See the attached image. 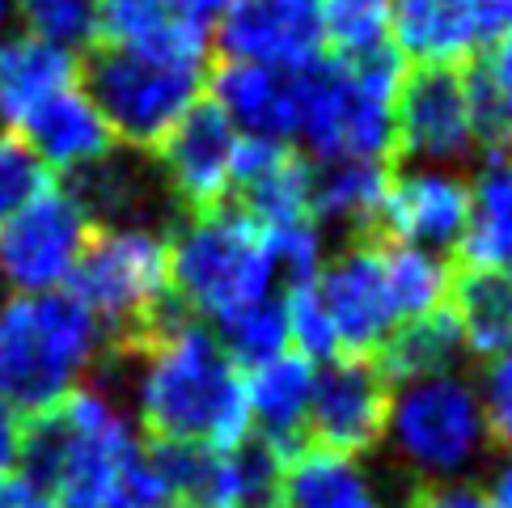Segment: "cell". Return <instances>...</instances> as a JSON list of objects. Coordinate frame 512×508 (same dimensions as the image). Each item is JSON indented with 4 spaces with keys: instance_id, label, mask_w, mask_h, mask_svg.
<instances>
[{
    "instance_id": "6da1fadb",
    "label": "cell",
    "mask_w": 512,
    "mask_h": 508,
    "mask_svg": "<svg viewBox=\"0 0 512 508\" xmlns=\"http://www.w3.org/2000/svg\"><path fill=\"white\" fill-rule=\"evenodd\" d=\"M132 407L153 441L229 449L250 441L246 377L212 326L170 314L136 339Z\"/></svg>"
},
{
    "instance_id": "7a4b0ae2",
    "label": "cell",
    "mask_w": 512,
    "mask_h": 508,
    "mask_svg": "<svg viewBox=\"0 0 512 508\" xmlns=\"http://www.w3.org/2000/svg\"><path fill=\"white\" fill-rule=\"evenodd\" d=\"M136 445L119 398L102 386H77L39 411H22L17 462L47 508H111L115 470Z\"/></svg>"
},
{
    "instance_id": "3957f363",
    "label": "cell",
    "mask_w": 512,
    "mask_h": 508,
    "mask_svg": "<svg viewBox=\"0 0 512 508\" xmlns=\"http://www.w3.org/2000/svg\"><path fill=\"white\" fill-rule=\"evenodd\" d=\"M111 335L85 305L56 293H17L0 305V403L13 411H39L102 365Z\"/></svg>"
},
{
    "instance_id": "277c9868",
    "label": "cell",
    "mask_w": 512,
    "mask_h": 508,
    "mask_svg": "<svg viewBox=\"0 0 512 508\" xmlns=\"http://www.w3.org/2000/svg\"><path fill=\"white\" fill-rule=\"evenodd\" d=\"M170 288L178 314L216 326L254 301L276 297L284 280L267 229L242 208L216 204L191 212L170 238Z\"/></svg>"
},
{
    "instance_id": "5b68a950",
    "label": "cell",
    "mask_w": 512,
    "mask_h": 508,
    "mask_svg": "<svg viewBox=\"0 0 512 508\" xmlns=\"http://www.w3.org/2000/svg\"><path fill=\"white\" fill-rule=\"evenodd\" d=\"M394 51L373 60H322L301 72L297 136L314 166L339 161H386L394 153V102L402 85Z\"/></svg>"
},
{
    "instance_id": "8992f818",
    "label": "cell",
    "mask_w": 512,
    "mask_h": 508,
    "mask_svg": "<svg viewBox=\"0 0 512 508\" xmlns=\"http://www.w3.org/2000/svg\"><path fill=\"white\" fill-rule=\"evenodd\" d=\"M381 441L390 445L402 470H411L424 483L466 479L474 466L487 462L491 445H496L479 381L462 369L394 381Z\"/></svg>"
},
{
    "instance_id": "52a82bcc",
    "label": "cell",
    "mask_w": 512,
    "mask_h": 508,
    "mask_svg": "<svg viewBox=\"0 0 512 508\" xmlns=\"http://www.w3.org/2000/svg\"><path fill=\"white\" fill-rule=\"evenodd\" d=\"M68 293L94 314L111 339H144L174 310L170 238L149 221L94 225L68 276Z\"/></svg>"
},
{
    "instance_id": "ba28073f",
    "label": "cell",
    "mask_w": 512,
    "mask_h": 508,
    "mask_svg": "<svg viewBox=\"0 0 512 508\" xmlns=\"http://www.w3.org/2000/svg\"><path fill=\"white\" fill-rule=\"evenodd\" d=\"M208 68L136 56L119 47H94L81 64V85L102 111L115 144L127 149H157L174 132V123L204 98Z\"/></svg>"
},
{
    "instance_id": "9c48e42d",
    "label": "cell",
    "mask_w": 512,
    "mask_h": 508,
    "mask_svg": "<svg viewBox=\"0 0 512 508\" xmlns=\"http://www.w3.org/2000/svg\"><path fill=\"white\" fill-rule=\"evenodd\" d=\"M394 149L411 166H466L491 149L470 68H407L394 102Z\"/></svg>"
},
{
    "instance_id": "30bf717a",
    "label": "cell",
    "mask_w": 512,
    "mask_h": 508,
    "mask_svg": "<svg viewBox=\"0 0 512 508\" xmlns=\"http://www.w3.org/2000/svg\"><path fill=\"white\" fill-rule=\"evenodd\" d=\"M89 233L94 216L85 204L68 187L51 183L34 204L0 225V280L22 297L68 288Z\"/></svg>"
},
{
    "instance_id": "8fae6325",
    "label": "cell",
    "mask_w": 512,
    "mask_h": 508,
    "mask_svg": "<svg viewBox=\"0 0 512 508\" xmlns=\"http://www.w3.org/2000/svg\"><path fill=\"white\" fill-rule=\"evenodd\" d=\"M314 288L335 322L339 356H360V360L377 356L381 343L402 322L390 297V280H386V246H377V242L356 238L331 250L326 263L318 267Z\"/></svg>"
},
{
    "instance_id": "7c38bea8",
    "label": "cell",
    "mask_w": 512,
    "mask_h": 508,
    "mask_svg": "<svg viewBox=\"0 0 512 508\" xmlns=\"http://www.w3.org/2000/svg\"><path fill=\"white\" fill-rule=\"evenodd\" d=\"M212 47L225 60L263 64L301 77L326 60L318 0H229L216 9Z\"/></svg>"
},
{
    "instance_id": "4fadbf2b",
    "label": "cell",
    "mask_w": 512,
    "mask_h": 508,
    "mask_svg": "<svg viewBox=\"0 0 512 508\" xmlns=\"http://www.w3.org/2000/svg\"><path fill=\"white\" fill-rule=\"evenodd\" d=\"M386 407H390V381L373 360L339 356L331 365H318L314 398H309L305 445L360 458V453L381 445Z\"/></svg>"
},
{
    "instance_id": "5bb4252c",
    "label": "cell",
    "mask_w": 512,
    "mask_h": 508,
    "mask_svg": "<svg viewBox=\"0 0 512 508\" xmlns=\"http://www.w3.org/2000/svg\"><path fill=\"white\" fill-rule=\"evenodd\" d=\"M242 136L225 123L212 102L199 98L187 115L174 123V132L157 144V174L166 191L182 208L204 212L233 199V166Z\"/></svg>"
},
{
    "instance_id": "9a60e30c",
    "label": "cell",
    "mask_w": 512,
    "mask_h": 508,
    "mask_svg": "<svg viewBox=\"0 0 512 508\" xmlns=\"http://www.w3.org/2000/svg\"><path fill=\"white\" fill-rule=\"evenodd\" d=\"M500 26L496 0H394V56L411 68H470Z\"/></svg>"
},
{
    "instance_id": "2e32d148",
    "label": "cell",
    "mask_w": 512,
    "mask_h": 508,
    "mask_svg": "<svg viewBox=\"0 0 512 508\" xmlns=\"http://www.w3.org/2000/svg\"><path fill=\"white\" fill-rule=\"evenodd\" d=\"M216 9L208 0H102V47L204 68Z\"/></svg>"
},
{
    "instance_id": "e0dca14e",
    "label": "cell",
    "mask_w": 512,
    "mask_h": 508,
    "mask_svg": "<svg viewBox=\"0 0 512 508\" xmlns=\"http://www.w3.org/2000/svg\"><path fill=\"white\" fill-rule=\"evenodd\" d=\"M470 212V178L453 166H407L390 174L386 204H381V229L390 242L424 246V250H457Z\"/></svg>"
},
{
    "instance_id": "ac0fdd59",
    "label": "cell",
    "mask_w": 512,
    "mask_h": 508,
    "mask_svg": "<svg viewBox=\"0 0 512 508\" xmlns=\"http://www.w3.org/2000/svg\"><path fill=\"white\" fill-rule=\"evenodd\" d=\"M204 102L225 115L237 136L292 144L301 111V77L263 64L225 60L204 77Z\"/></svg>"
},
{
    "instance_id": "d6986e66",
    "label": "cell",
    "mask_w": 512,
    "mask_h": 508,
    "mask_svg": "<svg viewBox=\"0 0 512 508\" xmlns=\"http://www.w3.org/2000/svg\"><path fill=\"white\" fill-rule=\"evenodd\" d=\"M233 195L242 199L250 221L263 229H284L297 221H314L309 199H314V166L305 153H292L284 140H246L237 144L233 166Z\"/></svg>"
},
{
    "instance_id": "ffe728a7",
    "label": "cell",
    "mask_w": 512,
    "mask_h": 508,
    "mask_svg": "<svg viewBox=\"0 0 512 508\" xmlns=\"http://www.w3.org/2000/svg\"><path fill=\"white\" fill-rule=\"evenodd\" d=\"M13 132L39 153V161L51 174H68V178L102 166L119 149L94 98L85 94V85H72L64 94L47 98L43 106H34Z\"/></svg>"
},
{
    "instance_id": "44dd1931",
    "label": "cell",
    "mask_w": 512,
    "mask_h": 508,
    "mask_svg": "<svg viewBox=\"0 0 512 508\" xmlns=\"http://www.w3.org/2000/svg\"><path fill=\"white\" fill-rule=\"evenodd\" d=\"M242 377H246L250 437L267 445L284 462L292 449L305 445L309 398H314L318 365H309L297 352H284L276 360H263V365L246 369Z\"/></svg>"
},
{
    "instance_id": "7402d4cb",
    "label": "cell",
    "mask_w": 512,
    "mask_h": 508,
    "mask_svg": "<svg viewBox=\"0 0 512 508\" xmlns=\"http://www.w3.org/2000/svg\"><path fill=\"white\" fill-rule=\"evenodd\" d=\"M284 508H386L381 483L373 470L352 453L301 445L280 462V492Z\"/></svg>"
},
{
    "instance_id": "603a6c76",
    "label": "cell",
    "mask_w": 512,
    "mask_h": 508,
    "mask_svg": "<svg viewBox=\"0 0 512 508\" xmlns=\"http://www.w3.org/2000/svg\"><path fill=\"white\" fill-rule=\"evenodd\" d=\"M457 250L474 271H512V153L487 149L479 157Z\"/></svg>"
},
{
    "instance_id": "cb8c5ba5",
    "label": "cell",
    "mask_w": 512,
    "mask_h": 508,
    "mask_svg": "<svg viewBox=\"0 0 512 508\" xmlns=\"http://www.w3.org/2000/svg\"><path fill=\"white\" fill-rule=\"evenodd\" d=\"M81 85L77 51H64L56 43H43L34 34H9L0 39V115L13 127L22 123L34 106Z\"/></svg>"
},
{
    "instance_id": "d4e9b609",
    "label": "cell",
    "mask_w": 512,
    "mask_h": 508,
    "mask_svg": "<svg viewBox=\"0 0 512 508\" xmlns=\"http://www.w3.org/2000/svg\"><path fill=\"white\" fill-rule=\"evenodd\" d=\"M449 314L457 322L466 356H479L487 365V360L512 352V271L466 267V276L453 280Z\"/></svg>"
},
{
    "instance_id": "484cf974",
    "label": "cell",
    "mask_w": 512,
    "mask_h": 508,
    "mask_svg": "<svg viewBox=\"0 0 512 508\" xmlns=\"http://www.w3.org/2000/svg\"><path fill=\"white\" fill-rule=\"evenodd\" d=\"M390 170L386 161H339V166H314V199L309 212L322 229L369 233L381 221Z\"/></svg>"
},
{
    "instance_id": "4316f807",
    "label": "cell",
    "mask_w": 512,
    "mask_h": 508,
    "mask_svg": "<svg viewBox=\"0 0 512 508\" xmlns=\"http://www.w3.org/2000/svg\"><path fill=\"white\" fill-rule=\"evenodd\" d=\"M466 348L457 335V322L445 310L419 314L394 326V335L381 343L377 352V369L386 373V381H411V377H432V373H449L462 369Z\"/></svg>"
},
{
    "instance_id": "83f0119b",
    "label": "cell",
    "mask_w": 512,
    "mask_h": 508,
    "mask_svg": "<svg viewBox=\"0 0 512 508\" xmlns=\"http://www.w3.org/2000/svg\"><path fill=\"white\" fill-rule=\"evenodd\" d=\"M331 60L356 64L394 51V0H318Z\"/></svg>"
},
{
    "instance_id": "f1b7e54d",
    "label": "cell",
    "mask_w": 512,
    "mask_h": 508,
    "mask_svg": "<svg viewBox=\"0 0 512 508\" xmlns=\"http://www.w3.org/2000/svg\"><path fill=\"white\" fill-rule=\"evenodd\" d=\"M386 280H390V297L398 318H419L432 310H445L449 293H453V267L449 254L441 250H424V246H386Z\"/></svg>"
},
{
    "instance_id": "f546056e",
    "label": "cell",
    "mask_w": 512,
    "mask_h": 508,
    "mask_svg": "<svg viewBox=\"0 0 512 508\" xmlns=\"http://www.w3.org/2000/svg\"><path fill=\"white\" fill-rule=\"evenodd\" d=\"M221 348L229 352V360L237 369H254L263 360H276L288 352V322H284V305H280V293L267 297V301H254L246 310L229 314L225 322L212 326Z\"/></svg>"
},
{
    "instance_id": "4dcf8cb0",
    "label": "cell",
    "mask_w": 512,
    "mask_h": 508,
    "mask_svg": "<svg viewBox=\"0 0 512 508\" xmlns=\"http://www.w3.org/2000/svg\"><path fill=\"white\" fill-rule=\"evenodd\" d=\"M22 30L64 51L102 43V0H13Z\"/></svg>"
},
{
    "instance_id": "1f68e13d",
    "label": "cell",
    "mask_w": 512,
    "mask_h": 508,
    "mask_svg": "<svg viewBox=\"0 0 512 508\" xmlns=\"http://www.w3.org/2000/svg\"><path fill=\"white\" fill-rule=\"evenodd\" d=\"M280 305H284V322H288V352L305 356L309 365H331V360H339L335 322L326 314L314 280L284 284Z\"/></svg>"
},
{
    "instance_id": "d6a6232c",
    "label": "cell",
    "mask_w": 512,
    "mask_h": 508,
    "mask_svg": "<svg viewBox=\"0 0 512 508\" xmlns=\"http://www.w3.org/2000/svg\"><path fill=\"white\" fill-rule=\"evenodd\" d=\"M470 77L479 89L491 144H512V22L500 26V34L491 39Z\"/></svg>"
},
{
    "instance_id": "836d02e7",
    "label": "cell",
    "mask_w": 512,
    "mask_h": 508,
    "mask_svg": "<svg viewBox=\"0 0 512 508\" xmlns=\"http://www.w3.org/2000/svg\"><path fill=\"white\" fill-rule=\"evenodd\" d=\"M47 187H51V170L39 161V153L17 132H0V225L13 221Z\"/></svg>"
},
{
    "instance_id": "e575fe53",
    "label": "cell",
    "mask_w": 512,
    "mask_h": 508,
    "mask_svg": "<svg viewBox=\"0 0 512 508\" xmlns=\"http://www.w3.org/2000/svg\"><path fill=\"white\" fill-rule=\"evenodd\" d=\"M271 250H276V267H280V280L284 284H305L318 276V267L326 263V229L318 221H297V225H284V229H267Z\"/></svg>"
},
{
    "instance_id": "d590c367",
    "label": "cell",
    "mask_w": 512,
    "mask_h": 508,
    "mask_svg": "<svg viewBox=\"0 0 512 508\" xmlns=\"http://www.w3.org/2000/svg\"><path fill=\"white\" fill-rule=\"evenodd\" d=\"M166 504H174L170 483H166V475H161L153 449L140 441V445L123 458V466L115 470L111 508H166Z\"/></svg>"
},
{
    "instance_id": "8d00e7d4",
    "label": "cell",
    "mask_w": 512,
    "mask_h": 508,
    "mask_svg": "<svg viewBox=\"0 0 512 508\" xmlns=\"http://www.w3.org/2000/svg\"><path fill=\"white\" fill-rule=\"evenodd\" d=\"M474 381H479V398H483V411H487L491 441H500L512 453V352L487 360L483 373Z\"/></svg>"
},
{
    "instance_id": "74e56055",
    "label": "cell",
    "mask_w": 512,
    "mask_h": 508,
    "mask_svg": "<svg viewBox=\"0 0 512 508\" xmlns=\"http://www.w3.org/2000/svg\"><path fill=\"white\" fill-rule=\"evenodd\" d=\"M411 508H496V500L487 496V487L453 479V483H424L411 496Z\"/></svg>"
},
{
    "instance_id": "f35d334b",
    "label": "cell",
    "mask_w": 512,
    "mask_h": 508,
    "mask_svg": "<svg viewBox=\"0 0 512 508\" xmlns=\"http://www.w3.org/2000/svg\"><path fill=\"white\" fill-rule=\"evenodd\" d=\"M0 508H47V496L26 475L5 470V475H0Z\"/></svg>"
},
{
    "instance_id": "ab89813d",
    "label": "cell",
    "mask_w": 512,
    "mask_h": 508,
    "mask_svg": "<svg viewBox=\"0 0 512 508\" xmlns=\"http://www.w3.org/2000/svg\"><path fill=\"white\" fill-rule=\"evenodd\" d=\"M17 445H22V411L0 403V475L17 466Z\"/></svg>"
},
{
    "instance_id": "60d3db41",
    "label": "cell",
    "mask_w": 512,
    "mask_h": 508,
    "mask_svg": "<svg viewBox=\"0 0 512 508\" xmlns=\"http://www.w3.org/2000/svg\"><path fill=\"white\" fill-rule=\"evenodd\" d=\"M487 496L496 500V508H512V453L508 458L491 470V487H487Z\"/></svg>"
},
{
    "instance_id": "b9f144b4",
    "label": "cell",
    "mask_w": 512,
    "mask_h": 508,
    "mask_svg": "<svg viewBox=\"0 0 512 508\" xmlns=\"http://www.w3.org/2000/svg\"><path fill=\"white\" fill-rule=\"evenodd\" d=\"M496 9H500L504 22H512V0H496Z\"/></svg>"
},
{
    "instance_id": "7bdbcfd3",
    "label": "cell",
    "mask_w": 512,
    "mask_h": 508,
    "mask_svg": "<svg viewBox=\"0 0 512 508\" xmlns=\"http://www.w3.org/2000/svg\"><path fill=\"white\" fill-rule=\"evenodd\" d=\"M9 13H13V0H0V26L9 22Z\"/></svg>"
},
{
    "instance_id": "ee69618b",
    "label": "cell",
    "mask_w": 512,
    "mask_h": 508,
    "mask_svg": "<svg viewBox=\"0 0 512 508\" xmlns=\"http://www.w3.org/2000/svg\"><path fill=\"white\" fill-rule=\"evenodd\" d=\"M208 5H212V9H221V5H229V0H208Z\"/></svg>"
},
{
    "instance_id": "f6af8a7d",
    "label": "cell",
    "mask_w": 512,
    "mask_h": 508,
    "mask_svg": "<svg viewBox=\"0 0 512 508\" xmlns=\"http://www.w3.org/2000/svg\"><path fill=\"white\" fill-rule=\"evenodd\" d=\"M263 508H284V504H280V500H271V504H263Z\"/></svg>"
},
{
    "instance_id": "bcb514c9",
    "label": "cell",
    "mask_w": 512,
    "mask_h": 508,
    "mask_svg": "<svg viewBox=\"0 0 512 508\" xmlns=\"http://www.w3.org/2000/svg\"><path fill=\"white\" fill-rule=\"evenodd\" d=\"M166 508H195V504H166Z\"/></svg>"
},
{
    "instance_id": "7dc6e473",
    "label": "cell",
    "mask_w": 512,
    "mask_h": 508,
    "mask_svg": "<svg viewBox=\"0 0 512 508\" xmlns=\"http://www.w3.org/2000/svg\"><path fill=\"white\" fill-rule=\"evenodd\" d=\"M0 284H5V280H0Z\"/></svg>"
}]
</instances>
